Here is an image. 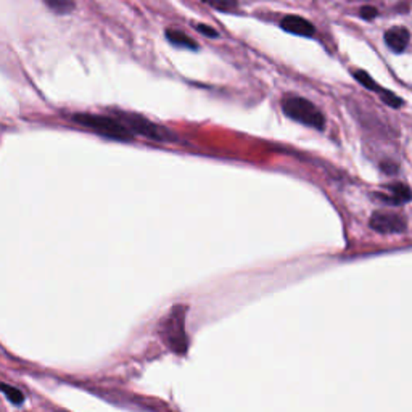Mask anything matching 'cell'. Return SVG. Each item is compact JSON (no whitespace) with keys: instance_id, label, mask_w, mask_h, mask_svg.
<instances>
[{"instance_id":"6da1fadb","label":"cell","mask_w":412,"mask_h":412,"mask_svg":"<svg viewBox=\"0 0 412 412\" xmlns=\"http://www.w3.org/2000/svg\"><path fill=\"white\" fill-rule=\"evenodd\" d=\"M282 112L288 118L300 122V125L315 127L317 131H324L325 127V116L315 103L307 100V98L298 95H288L282 98Z\"/></svg>"},{"instance_id":"7a4b0ae2","label":"cell","mask_w":412,"mask_h":412,"mask_svg":"<svg viewBox=\"0 0 412 412\" xmlns=\"http://www.w3.org/2000/svg\"><path fill=\"white\" fill-rule=\"evenodd\" d=\"M73 121H76L78 125L90 129V131L103 135V137L121 140V142H129V140L132 139V132L126 127L125 122L121 120L110 118V116L79 113L73 116Z\"/></svg>"},{"instance_id":"3957f363","label":"cell","mask_w":412,"mask_h":412,"mask_svg":"<svg viewBox=\"0 0 412 412\" xmlns=\"http://www.w3.org/2000/svg\"><path fill=\"white\" fill-rule=\"evenodd\" d=\"M369 226L379 233H403L408 229V221L398 213L375 211L369 221Z\"/></svg>"},{"instance_id":"277c9868","label":"cell","mask_w":412,"mask_h":412,"mask_svg":"<svg viewBox=\"0 0 412 412\" xmlns=\"http://www.w3.org/2000/svg\"><path fill=\"white\" fill-rule=\"evenodd\" d=\"M125 122L126 127L132 134H142L145 137H149L152 140H168L169 132H166L163 127H159L157 125H153L152 121H149L144 116L137 115H125V118L121 120Z\"/></svg>"},{"instance_id":"5b68a950","label":"cell","mask_w":412,"mask_h":412,"mask_svg":"<svg viewBox=\"0 0 412 412\" xmlns=\"http://www.w3.org/2000/svg\"><path fill=\"white\" fill-rule=\"evenodd\" d=\"M280 28L287 31L290 34H297V36H303V38H311L315 36L316 29L312 24L305 20V18L297 16V15H288L284 20L280 21Z\"/></svg>"},{"instance_id":"8992f818","label":"cell","mask_w":412,"mask_h":412,"mask_svg":"<svg viewBox=\"0 0 412 412\" xmlns=\"http://www.w3.org/2000/svg\"><path fill=\"white\" fill-rule=\"evenodd\" d=\"M409 31L403 26H395L385 33V44L395 53H401L409 46Z\"/></svg>"},{"instance_id":"52a82bcc","label":"cell","mask_w":412,"mask_h":412,"mask_svg":"<svg viewBox=\"0 0 412 412\" xmlns=\"http://www.w3.org/2000/svg\"><path fill=\"white\" fill-rule=\"evenodd\" d=\"M391 195H382L380 199L386 203H391V205H403V203H408L411 200V190L404 184H395V186H390Z\"/></svg>"},{"instance_id":"ba28073f","label":"cell","mask_w":412,"mask_h":412,"mask_svg":"<svg viewBox=\"0 0 412 412\" xmlns=\"http://www.w3.org/2000/svg\"><path fill=\"white\" fill-rule=\"evenodd\" d=\"M166 39L177 47L190 48V51H196V48H199V44H196L194 39H190L186 33H182V31L166 29Z\"/></svg>"},{"instance_id":"9c48e42d","label":"cell","mask_w":412,"mask_h":412,"mask_svg":"<svg viewBox=\"0 0 412 412\" xmlns=\"http://www.w3.org/2000/svg\"><path fill=\"white\" fill-rule=\"evenodd\" d=\"M47 7L58 15L71 14L75 10V2L73 0H44Z\"/></svg>"},{"instance_id":"30bf717a","label":"cell","mask_w":412,"mask_h":412,"mask_svg":"<svg viewBox=\"0 0 412 412\" xmlns=\"http://www.w3.org/2000/svg\"><path fill=\"white\" fill-rule=\"evenodd\" d=\"M201 2L208 4L210 7L216 9L219 11H233L238 7L237 0H201Z\"/></svg>"},{"instance_id":"8fae6325","label":"cell","mask_w":412,"mask_h":412,"mask_svg":"<svg viewBox=\"0 0 412 412\" xmlns=\"http://www.w3.org/2000/svg\"><path fill=\"white\" fill-rule=\"evenodd\" d=\"M0 391L4 393L5 396H7L11 403L14 404H21L24 401V396L20 390H16L15 386L7 385V384H2L0 382Z\"/></svg>"},{"instance_id":"7c38bea8","label":"cell","mask_w":412,"mask_h":412,"mask_svg":"<svg viewBox=\"0 0 412 412\" xmlns=\"http://www.w3.org/2000/svg\"><path fill=\"white\" fill-rule=\"evenodd\" d=\"M354 78H356V81H358L361 85H364L366 89H369V90H374V92H380L382 90V88H380V85L374 81V79L367 75L366 71H356L354 73Z\"/></svg>"},{"instance_id":"4fadbf2b","label":"cell","mask_w":412,"mask_h":412,"mask_svg":"<svg viewBox=\"0 0 412 412\" xmlns=\"http://www.w3.org/2000/svg\"><path fill=\"white\" fill-rule=\"evenodd\" d=\"M380 97H382V100L386 103V105H390L391 108H399L403 105V100L399 97H396L393 92L390 90H386V89H382L379 92Z\"/></svg>"},{"instance_id":"5bb4252c","label":"cell","mask_w":412,"mask_h":412,"mask_svg":"<svg viewBox=\"0 0 412 412\" xmlns=\"http://www.w3.org/2000/svg\"><path fill=\"white\" fill-rule=\"evenodd\" d=\"M196 31H200L201 34H205V36H208V38H218V33L216 31H214L213 28H210V26H205V24H196Z\"/></svg>"},{"instance_id":"9a60e30c","label":"cell","mask_w":412,"mask_h":412,"mask_svg":"<svg viewBox=\"0 0 412 412\" xmlns=\"http://www.w3.org/2000/svg\"><path fill=\"white\" fill-rule=\"evenodd\" d=\"M361 16L364 18V20H374V18L377 16V10H375L374 7H362Z\"/></svg>"}]
</instances>
